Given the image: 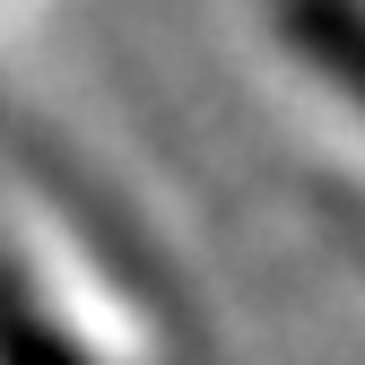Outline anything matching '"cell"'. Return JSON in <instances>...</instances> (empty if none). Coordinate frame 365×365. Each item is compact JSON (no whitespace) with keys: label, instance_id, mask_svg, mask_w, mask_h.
<instances>
[{"label":"cell","instance_id":"obj_1","mask_svg":"<svg viewBox=\"0 0 365 365\" xmlns=\"http://www.w3.org/2000/svg\"><path fill=\"white\" fill-rule=\"evenodd\" d=\"M279 35L331 87H348V105H365V0H279Z\"/></svg>","mask_w":365,"mask_h":365},{"label":"cell","instance_id":"obj_2","mask_svg":"<svg viewBox=\"0 0 365 365\" xmlns=\"http://www.w3.org/2000/svg\"><path fill=\"white\" fill-rule=\"evenodd\" d=\"M0 365H87V356L70 348V331L35 304V287L18 279L9 252H0Z\"/></svg>","mask_w":365,"mask_h":365}]
</instances>
